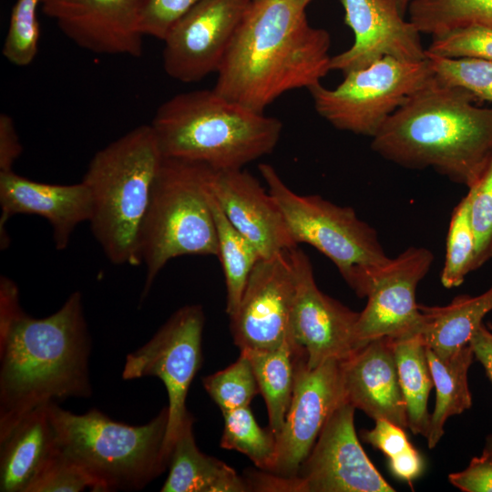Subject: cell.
<instances>
[{"instance_id":"41","label":"cell","mask_w":492,"mask_h":492,"mask_svg":"<svg viewBox=\"0 0 492 492\" xmlns=\"http://www.w3.org/2000/svg\"><path fill=\"white\" fill-rule=\"evenodd\" d=\"M23 147L16 133L12 118L0 115V171L13 170L15 160L20 157Z\"/></svg>"},{"instance_id":"23","label":"cell","mask_w":492,"mask_h":492,"mask_svg":"<svg viewBox=\"0 0 492 492\" xmlns=\"http://www.w3.org/2000/svg\"><path fill=\"white\" fill-rule=\"evenodd\" d=\"M191 414L182 425L169 461V474L161 492H244L245 478L218 458L202 453L193 434Z\"/></svg>"},{"instance_id":"2","label":"cell","mask_w":492,"mask_h":492,"mask_svg":"<svg viewBox=\"0 0 492 492\" xmlns=\"http://www.w3.org/2000/svg\"><path fill=\"white\" fill-rule=\"evenodd\" d=\"M90 351L79 292L47 317L24 312L0 333V440L44 404L90 397Z\"/></svg>"},{"instance_id":"25","label":"cell","mask_w":492,"mask_h":492,"mask_svg":"<svg viewBox=\"0 0 492 492\" xmlns=\"http://www.w3.org/2000/svg\"><path fill=\"white\" fill-rule=\"evenodd\" d=\"M241 351L251 362L266 405L269 427L277 437L290 406L298 366L307 359L305 351L292 336L275 348Z\"/></svg>"},{"instance_id":"4","label":"cell","mask_w":492,"mask_h":492,"mask_svg":"<svg viewBox=\"0 0 492 492\" xmlns=\"http://www.w3.org/2000/svg\"><path fill=\"white\" fill-rule=\"evenodd\" d=\"M164 158L238 169L277 146L282 121L230 100L212 89L173 96L150 124Z\"/></svg>"},{"instance_id":"36","label":"cell","mask_w":492,"mask_h":492,"mask_svg":"<svg viewBox=\"0 0 492 492\" xmlns=\"http://www.w3.org/2000/svg\"><path fill=\"white\" fill-rule=\"evenodd\" d=\"M426 52L446 57H477L492 61V28L469 26L432 37Z\"/></svg>"},{"instance_id":"35","label":"cell","mask_w":492,"mask_h":492,"mask_svg":"<svg viewBox=\"0 0 492 492\" xmlns=\"http://www.w3.org/2000/svg\"><path fill=\"white\" fill-rule=\"evenodd\" d=\"M470 220L476 237V270L492 257V159L468 188Z\"/></svg>"},{"instance_id":"1","label":"cell","mask_w":492,"mask_h":492,"mask_svg":"<svg viewBox=\"0 0 492 492\" xmlns=\"http://www.w3.org/2000/svg\"><path fill=\"white\" fill-rule=\"evenodd\" d=\"M313 0H251L217 71L213 89L254 111L331 71L329 33L310 25Z\"/></svg>"},{"instance_id":"5","label":"cell","mask_w":492,"mask_h":492,"mask_svg":"<svg viewBox=\"0 0 492 492\" xmlns=\"http://www.w3.org/2000/svg\"><path fill=\"white\" fill-rule=\"evenodd\" d=\"M163 158L152 127L142 125L98 150L81 180L92 199V233L115 264L141 263L140 231Z\"/></svg>"},{"instance_id":"31","label":"cell","mask_w":492,"mask_h":492,"mask_svg":"<svg viewBox=\"0 0 492 492\" xmlns=\"http://www.w3.org/2000/svg\"><path fill=\"white\" fill-rule=\"evenodd\" d=\"M476 237L470 220L469 197L466 194L452 212L441 272L442 284L446 288L459 286L466 276L476 270Z\"/></svg>"},{"instance_id":"22","label":"cell","mask_w":492,"mask_h":492,"mask_svg":"<svg viewBox=\"0 0 492 492\" xmlns=\"http://www.w3.org/2000/svg\"><path fill=\"white\" fill-rule=\"evenodd\" d=\"M46 404L27 413L0 440V491L26 492L59 450Z\"/></svg>"},{"instance_id":"20","label":"cell","mask_w":492,"mask_h":492,"mask_svg":"<svg viewBox=\"0 0 492 492\" xmlns=\"http://www.w3.org/2000/svg\"><path fill=\"white\" fill-rule=\"evenodd\" d=\"M0 242L5 249L10 240L5 224L15 214H36L52 227L56 250L66 249L76 227L89 221L92 199L83 181L70 185L37 182L14 170L0 171Z\"/></svg>"},{"instance_id":"6","label":"cell","mask_w":492,"mask_h":492,"mask_svg":"<svg viewBox=\"0 0 492 492\" xmlns=\"http://www.w3.org/2000/svg\"><path fill=\"white\" fill-rule=\"evenodd\" d=\"M46 407L60 449L88 477L91 491L140 490L168 468V406L142 425L114 421L96 408L77 415L55 401Z\"/></svg>"},{"instance_id":"42","label":"cell","mask_w":492,"mask_h":492,"mask_svg":"<svg viewBox=\"0 0 492 492\" xmlns=\"http://www.w3.org/2000/svg\"><path fill=\"white\" fill-rule=\"evenodd\" d=\"M389 468L395 477L411 484L422 474L424 461L412 445L405 451L389 458Z\"/></svg>"},{"instance_id":"28","label":"cell","mask_w":492,"mask_h":492,"mask_svg":"<svg viewBox=\"0 0 492 492\" xmlns=\"http://www.w3.org/2000/svg\"><path fill=\"white\" fill-rule=\"evenodd\" d=\"M209 200L214 218L219 255L224 273L226 313L232 315L239 306L249 276L261 259L256 248L225 216L209 187Z\"/></svg>"},{"instance_id":"9","label":"cell","mask_w":492,"mask_h":492,"mask_svg":"<svg viewBox=\"0 0 492 492\" xmlns=\"http://www.w3.org/2000/svg\"><path fill=\"white\" fill-rule=\"evenodd\" d=\"M333 88L322 83L308 89L316 112L340 130L373 138L384 123L434 72L427 58L419 61L385 56L350 71Z\"/></svg>"},{"instance_id":"18","label":"cell","mask_w":492,"mask_h":492,"mask_svg":"<svg viewBox=\"0 0 492 492\" xmlns=\"http://www.w3.org/2000/svg\"><path fill=\"white\" fill-rule=\"evenodd\" d=\"M43 13L81 48L100 55L143 54L142 0H42Z\"/></svg>"},{"instance_id":"39","label":"cell","mask_w":492,"mask_h":492,"mask_svg":"<svg viewBox=\"0 0 492 492\" xmlns=\"http://www.w3.org/2000/svg\"><path fill=\"white\" fill-rule=\"evenodd\" d=\"M363 439L391 458L412 446L405 428L384 418L375 420L371 430L361 432Z\"/></svg>"},{"instance_id":"29","label":"cell","mask_w":492,"mask_h":492,"mask_svg":"<svg viewBox=\"0 0 492 492\" xmlns=\"http://www.w3.org/2000/svg\"><path fill=\"white\" fill-rule=\"evenodd\" d=\"M406 14L432 37L469 26L492 28V0H412Z\"/></svg>"},{"instance_id":"45","label":"cell","mask_w":492,"mask_h":492,"mask_svg":"<svg viewBox=\"0 0 492 492\" xmlns=\"http://www.w3.org/2000/svg\"><path fill=\"white\" fill-rule=\"evenodd\" d=\"M483 453L490 456L492 457V434L489 435L486 439V445L483 449Z\"/></svg>"},{"instance_id":"17","label":"cell","mask_w":492,"mask_h":492,"mask_svg":"<svg viewBox=\"0 0 492 492\" xmlns=\"http://www.w3.org/2000/svg\"><path fill=\"white\" fill-rule=\"evenodd\" d=\"M353 45L331 59V70L343 75L390 56L400 60L426 58L421 33L393 0H341Z\"/></svg>"},{"instance_id":"37","label":"cell","mask_w":492,"mask_h":492,"mask_svg":"<svg viewBox=\"0 0 492 492\" xmlns=\"http://www.w3.org/2000/svg\"><path fill=\"white\" fill-rule=\"evenodd\" d=\"M90 487L88 477L59 447L26 492H79Z\"/></svg>"},{"instance_id":"16","label":"cell","mask_w":492,"mask_h":492,"mask_svg":"<svg viewBox=\"0 0 492 492\" xmlns=\"http://www.w3.org/2000/svg\"><path fill=\"white\" fill-rule=\"evenodd\" d=\"M307 359L298 366L292 400L277 436V459L272 474L296 477L332 413L344 402L340 361L315 368Z\"/></svg>"},{"instance_id":"21","label":"cell","mask_w":492,"mask_h":492,"mask_svg":"<svg viewBox=\"0 0 492 492\" xmlns=\"http://www.w3.org/2000/svg\"><path fill=\"white\" fill-rule=\"evenodd\" d=\"M343 400L374 421L408 427L391 339L372 340L340 361Z\"/></svg>"},{"instance_id":"11","label":"cell","mask_w":492,"mask_h":492,"mask_svg":"<svg viewBox=\"0 0 492 492\" xmlns=\"http://www.w3.org/2000/svg\"><path fill=\"white\" fill-rule=\"evenodd\" d=\"M251 0H200L162 40L166 74L183 83L217 73Z\"/></svg>"},{"instance_id":"19","label":"cell","mask_w":492,"mask_h":492,"mask_svg":"<svg viewBox=\"0 0 492 492\" xmlns=\"http://www.w3.org/2000/svg\"><path fill=\"white\" fill-rule=\"evenodd\" d=\"M209 187L227 219L261 259L298 246L275 200L248 171L212 169Z\"/></svg>"},{"instance_id":"3","label":"cell","mask_w":492,"mask_h":492,"mask_svg":"<svg viewBox=\"0 0 492 492\" xmlns=\"http://www.w3.org/2000/svg\"><path fill=\"white\" fill-rule=\"evenodd\" d=\"M434 77L414 93L372 138V149L410 169L433 168L471 187L492 159V107Z\"/></svg>"},{"instance_id":"13","label":"cell","mask_w":492,"mask_h":492,"mask_svg":"<svg viewBox=\"0 0 492 492\" xmlns=\"http://www.w3.org/2000/svg\"><path fill=\"white\" fill-rule=\"evenodd\" d=\"M287 252L295 281L291 333L305 351L307 366L315 368L329 360L347 358L357 349L355 326L359 313L317 287L311 261L298 246Z\"/></svg>"},{"instance_id":"8","label":"cell","mask_w":492,"mask_h":492,"mask_svg":"<svg viewBox=\"0 0 492 492\" xmlns=\"http://www.w3.org/2000/svg\"><path fill=\"white\" fill-rule=\"evenodd\" d=\"M258 169L294 242L310 244L329 258L356 295L366 297L376 276L392 260L376 231L350 207L319 195L294 192L272 165L261 163Z\"/></svg>"},{"instance_id":"12","label":"cell","mask_w":492,"mask_h":492,"mask_svg":"<svg viewBox=\"0 0 492 492\" xmlns=\"http://www.w3.org/2000/svg\"><path fill=\"white\" fill-rule=\"evenodd\" d=\"M355 408L343 402L329 416L295 477L298 492H394L363 449Z\"/></svg>"},{"instance_id":"43","label":"cell","mask_w":492,"mask_h":492,"mask_svg":"<svg viewBox=\"0 0 492 492\" xmlns=\"http://www.w3.org/2000/svg\"><path fill=\"white\" fill-rule=\"evenodd\" d=\"M469 343L475 358L481 363L492 384V324L482 323L472 335Z\"/></svg>"},{"instance_id":"32","label":"cell","mask_w":492,"mask_h":492,"mask_svg":"<svg viewBox=\"0 0 492 492\" xmlns=\"http://www.w3.org/2000/svg\"><path fill=\"white\" fill-rule=\"evenodd\" d=\"M202 384L221 412L250 406L260 393L251 362L241 351L231 365L204 376Z\"/></svg>"},{"instance_id":"33","label":"cell","mask_w":492,"mask_h":492,"mask_svg":"<svg viewBox=\"0 0 492 492\" xmlns=\"http://www.w3.org/2000/svg\"><path fill=\"white\" fill-rule=\"evenodd\" d=\"M435 77L492 103V61L477 57H446L426 52Z\"/></svg>"},{"instance_id":"44","label":"cell","mask_w":492,"mask_h":492,"mask_svg":"<svg viewBox=\"0 0 492 492\" xmlns=\"http://www.w3.org/2000/svg\"><path fill=\"white\" fill-rule=\"evenodd\" d=\"M393 1L395 3L400 13L403 15H405L407 13L408 6L412 0H393Z\"/></svg>"},{"instance_id":"14","label":"cell","mask_w":492,"mask_h":492,"mask_svg":"<svg viewBox=\"0 0 492 492\" xmlns=\"http://www.w3.org/2000/svg\"><path fill=\"white\" fill-rule=\"evenodd\" d=\"M287 251L256 263L230 316L231 333L240 350L275 348L292 336L295 281Z\"/></svg>"},{"instance_id":"24","label":"cell","mask_w":492,"mask_h":492,"mask_svg":"<svg viewBox=\"0 0 492 492\" xmlns=\"http://www.w3.org/2000/svg\"><path fill=\"white\" fill-rule=\"evenodd\" d=\"M419 308L425 315L420 334L426 347L447 359L469 343L486 314L492 311V285L480 295L457 296L446 306Z\"/></svg>"},{"instance_id":"10","label":"cell","mask_w":492,"mask_h":492,"mask_svg":"<svg viewBox=\"0 0 492 492\" xmlns=\"http://www.w3.org/2000/svg\"><path fill=\"white\" fill-rule=\"evenodd\" d=\"M204 321L200 305L179 308L148 343L127 355L122 371L124 380L156 376L166 387L169 423L162 454L168 466L174 442L190 414L186 398L202 364Z\"/></svg>"},{"instance_id":"40","label":"cell","mask_w":492,"mask_h":492,"mask_svg":"<svg viewBox=\"0 0 492 492\" xmlns=\"http://www.w3.org/2000/svg\"><path fill=\"white\" fill-rule=\"evenodd\" d=\"M448 480L464 492H492V457L485 453L473 457L466 469L450 474Z\"/></svg>"},{"instance_id":"38","label":"cell","mask_w":492,"mask_h":492,"mask_svg":"<svg viewBox=\"0 0 492 492\" xmlns=\"http://www.w3.org/2000/svg\"><path fill=\"white\" fill-rule=\"evenodd\" d=\"M200 0H142L139 26L143 36L163 40L172 26Z\"/></svg>"},{"instance_id":"27","label":"cell","mask_w":492,"mask_h":492,"mask_svg":"<svg viewBox=\"0 0 492 492\" xmlns=\"http://www.w3.org/2000/svg\"><path fill=\"white\" fill-rule=\"evenodd\" d=\"M391 342L405 403L408 428L413 434L426 437L430 422L427 399L434 384L425 343L421 334L391 339Z\"/></svg>"},{"instance_id":"30","label":"cell","mask_w":492,"mask_h":492,"mask_svg":"<svg viewBox=\"0 0 492 492\" xmlns=\"http://www.w3.org/2000/svg\"><path fill=\"white\" fill-rule=\"evenodd\" d=\"M220 447L240 452L261 470L272 473L277 459V437L261 427L250 406L223 411Z\"/></svg>"},{"instance_id":"7","label":"cell","mask_w":492,"mask_h":492,"mask_svg":"<svg viewBox=\"0 0 492 492\" xmlns=\"http://www.w3.org/2000/svg\"><path fill=\"white\" fill-rule=\"evenodd\" d=\"M213 169L163 158L141 227L138 253L146 265L141 302L169 261L183 255H219L209 200Z\"/></svg>"},{"instance_id":"15","label":"cell","mask_w":492,"mask_h":492,"mask_svg":"<svg viewBox=\"0 0 492 492\" xmlns=\"http://www.w3.org/2000/svg\"><path fill=\"white\" fill-rule=\"evenodd\" d=\"M433 260L428 249L410 247L392 259L376 276L356 323L357 349L382 337L398 339L420 334L425 315L416 303L415 291Z\"/></svg>"},{"instance_id":"34","label":"cell","mask_w":492,"mask_h":492,"mask_svg":"<svg viewBox=\"0 0 492 492\" xmlns=\"http://www.w3.org/2000/svg\"><path fill=\"white\" fill-rule=\"evenodd\" d=\"M41 3L16 0L12 8L2 53L15 66H28L37 54L40 28L36 11Z\"/></svg>"},{"instance_id":"26","label":"cell","mask_w":492,"mask_h":492,"mask_svg":"<svg viewBox=\"0 0 492 492\" xmlns=\"http://www.w3.org/2000/svg\"><path fill=\"white\" fill-rule=\"evenodd\" d=\"M425 352L436 388V405L430 415L426 436L428 447L433 448L444 435L446 420L450 416L463 413L472 405L467 374L475 356L469 343L447 359L440 358L428 347L425 348Z\"/></svg>"}]
</instances>
